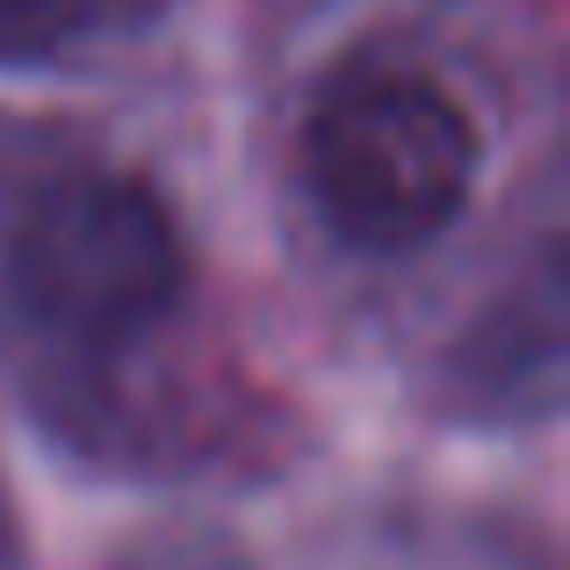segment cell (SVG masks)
Returning <instances> with one entry per match:
<instances>
[{
    "mask_svg": "<svg viewBox=\"0 0 570 570\" xmlns=\"http://www.w3.org/2000/svg\"><path fill=\"white\" fill-rule=\"evenodd\" d=\"M167 14V0H0V66H43L95 37H124Z\"/></svg>",
    "mask_w": 570,
    "mask_h": 570,
    "instance_id": "cell-3",
    "label": "cell"
},
{
    "mask_svg": "<svg viewBox=\"0 0 570 570\" xmlns=\"http://www.w3.org/2000/svg\"><path fill=\"white\" fill-rule=\"evenodd\" d=\"M304 181L354 253H419L470 203L476 130L433 80H347L304 130Z\"/></svg>",
    "mask_w": 570,
    "mask_h": 570,
    "instance_id": "cell-1",
    "label": "cell"
},
{
    "mask_svg": "<svg viewBox=\"0 0 570 570\" xmlns=\"http://www.w3.org/2000/svg\"><path fill=\"white\" fill-rule=\"evenodd\" d=\"M8 282L43 333L101 354L174 318L188 289V246L153 188L80 174L22 209L8 238Z\"/></svg>",
    "mask_w": 570,
    "mask_h": 570,
    "instance_id": "cell-2",
    "label": "cell"
}]
</instances>
